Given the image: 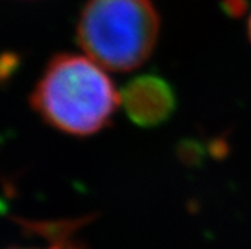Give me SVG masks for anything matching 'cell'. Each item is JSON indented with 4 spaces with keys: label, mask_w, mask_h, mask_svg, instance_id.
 I'll use <instances>...</instances> for the list:
<instances>
[{
    "label": "cell",
    "mask_w": 251,
    "mask_h": 249,
    "mask_svg": "<svg viewBox=\"0 0 251 249\" xmlns=\"http://www.w3.org/2000/svg\"><path fill=\"white\" fill-rule=\"evenodd\" d=\"M30 101L45 123L65 134L86 137L111 122L121 95L98 63L65 53L49 62Z\"/></svg>",
    "instance_id": "1"
},
{
    "label": "cell",
    "mask_w": 251,
    "mask_h": 249,
    "mask_svg": "<svg viewBox=\"0 0 251 249\" xmlns=\"http://www.w3.org/2000/svg\"><path fill=\"white\" fill-rule=\"evenodd\" d=\"M159 27L152 0H89L77 24V41L101 68L128 72L151 57Z\"/></svg>",
    "instance_id": "2"
},
{
    "label": "cell",
    "mask_w": 251,
    "mask_h": 249,
    "mask_svg": "<svg viewBox=\"0 0 251 249\" xmlns=\"http://www.w3.org/2000/svg\"><path fill=\"white\" fill-rule=\"evenodd\" d=\"M121 102L131 122L142 128L166 123L176 110L173 87L156 74H143L132 78L122 90Z\"/></svg>",
    "instance_id": "3"
},
{
    "label": "cell",
    "mask_w": 251,
    "mask_h": 249,
    "mask_svg": "<svg viewBox=\"0 0 251 249\" xmlns=\"http://www.w3.org/2000/svg\"><path fill=\"white\" fill-rule=\"evenodd\" d=\"M11 249H84L81 245H77L74 242H68L63 239H57L56 243L49 245V246H38V248H11Z\"/></svg>",
    "instance_id": "4"
},
{
    "label": "cell",
    "mask_w": 251,
    "mask_h": 249,
    "mask_svg": "<svg viewBox=\"0 0 251 249\" xmlns=\"http://www.w3.org/2000/svg\"><path fill=\"white\" fill-rule=\"evenodd\" d=\"M248 38L251 41V15H250V20H248Z\"/></svg>",
    "instance_id": "5"
}]
</instances>
